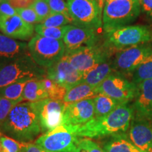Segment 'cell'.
<instances>
[{
    "mask_svg": "<svg viewBox=\"0 0 152 152\" xmlns=\"http://www.w3.org/2000/svg\"><path fill=\"white\" fill-rule=\"evenodd\" d=\"M132 107L123 104L104 116L94 117L80 126H72L73 132L79 137L100 139L124 134L129 129L133 118Z\"/></svg>",
    "mask_w": 152,
    "mask_h": 152,
    "instance_id": "obj_1",
    "label": "cell"
},
{
    "mask_svg": "<svg viewBox=\"0 0 152 152\" xmlns=\"http://www.w3.org/2000/svg\"><path fill=\"white\" fill-rule=\"evenodd\" d=\"M0 132L22 143H30L42 133L33 102H20L14 106L0 125Z\"/></svg>",
    "mask_w": 152,
    "mask_h": 152,
    "instance_id": "obj_2",
    "label": "cell"
},
{
    "mask_svg": "<svg viewBox=\"0 0 152 152\" xmlns=\"http://www.w3.org/2000/svg\"><path fill=\"white\" fill-rule=\"evenodd\" d=\"M140 11L139 0H106L102 11L104 31L128 26L137 18Z\"/></svg>",
    "mask_w": 152,
    "mask_h": 152,
    "instance_id": "obj_3",
    "label": "cell"
},
{
    "mask_svg": "<svg viewBox=\"0 0 152 152\" xmlns=\"http://www.w3.org/2000/svg\"><path fill=\"white\" fill-rule=\"evenodd\" d=\"M46 77V70L37 65L30 56L0 66V88L20 81Z\"/></svg>",
    "mask_w": 152,
    "mask_h": 152,
    "instance_id": "obj_4",
    "label": "cell"
},
{
    "mask_svg": "<svg viewBox=\"0 0 152 152\" xmlns=\"http://www.w3.org/2000/svg\"><path fill=\"white\" fill-rule=\"evenodd\" d=\"M30 56L37 65L48 68L61 59L66 54L63 39H54L36 35L28 44Z\"/></svg>",
    "mask_w": 152,
    "mask_h": 152,
    "instance_id": "obj_5",
    "label": "cell"
},
{
    "mask_svg": "<svg viewBox=\"0 0 152 152\" xmlns=\"http://www.w3.org/2000/svg\"><path fill=\"white\" fill-rule=\"evenodd\" d=\"M152 42V30L146 26H126L105 32V46L123 49Z\"/></svg>",
    "mask_w": 152,
    "mask_h": 152,
    "instance_id": "obj_6",
    "label": "cell"
},
{
    "mask_svg": "<svg viewBox=\"0 0 152 152\" xmlns=\"http://www.w3.org/2000/svg\"><path fill=\"white\" fill-rule=\"evenodd\" d=\"M109 50L105 45L101 47L95 44L66 52L64 56L73 68L85 74L99 64L106 61L109 56Z\"/></svg>",
    "mask_w": 152,
    "mask_h": 152,
    "instance_id": "obj_7",
    "label": "cell"
},
{
    "mask_svg": "<svg viewBox=\"0 0 152 152\" xmlns=\"http://www.w3.org/2000/svg\"><path fill=\"white\" fill-rule=\"evenodd\" d=\"M80 138L73 132L72 126L61 124L38 137L35 144L52 152H73Z\"/></svg>",
    "mask_w": 152,
    "mask_h": 152,
    "instance_id": "obj_8",
    "label": "cell"
},
{
    "mask_svg": "<svg viewBox=\"0 0 152 152\" xmlns=\"http://www.w3.org/2000/svg\"><path fill=\"white\" fill-rule=\"evenodd\" d=\"M75 26L97 30L102 26V12L94 0H67Z\"/></svg>",
    "mask_w": 152,
    "mask_h": 152,
    "instance_id": "obj_9",
    "label": "cell"
},
{
    "mask_svg": "<svg viewBox=\"0 0 152 152\" xmlns=\"http://www.w3.org/2000/svg\"><path fill=\"white\" fill-rule=\"evenodd\" d=\"M99 94H102L116 100L121 104H128L134 99L137 85L129 81L122 73L113 72L96 87Z\"/></svg>",
    "mask_w": 152,
    "mask_h": 152,
    "instance_id": "obj_10",
    "label": "cell"
},
{
    "mask_svg": "<svg viewBox=\"0 0 152 152\" xmlns=\"http://www.w3.org/2000/svg\"><path fill=\"white\" fill-rule=\"evenodd\" d=\"M152 55V45L148 44L121 49L112 62L115 71L121 73H131Z\"/></svg>",
    "mask_w": 152,
    "mask_h": 152,
    "instance_id": "obj_11",
    "label": "cell"
},
{
    "mask_svg": "<svg viewBox=\"0 0 152 152\" xmlns=\"http://www.w3.org/2000/svg\"><path fill=\"white\" fill-rule=\"evenodd\" d=\"M40 124L42 133L50 132L63 123L66 103L47 98L33 102Z\"/></svg>",
    "mask_w": 152,
    "mask_h": 152,
    "instance_id": "obj_12",
    "label": "cell"
},
{
    "mask_svg": "<svg viewBox=\"0 0 152 152\" xmlns=\"http://www.w3.org/2000/svg\"><path fill=\"white\" fill-rule=\"evenodd\" d=\"M46 77L70 90L82 83L83 74L76 70L65 56L46 70Z\"/></svg>",
    "mask_w": 152,
    "mask_h": 152,
    "instance_id": "obj_13",
    "label": "cell"
},
{
    "mask_svg": "<svg viewBox=\"0 0 152 152\" xmlns=\"http://www.w3.org/2000/svg\"><path fill=\"white\" fill-rule=\"evenodd\" d=\"M94 117V104L92 99L66 104L62 124L80 126Z\"/></svg>",
    "mask_w": 152,
    "mask_h": 152,
    "instance_id": "obj_14",
    "label": "cell"
},
{
    "mask_svg": "<svg viewBox=\"0 0 152 152\" xmlns=\"http://www.w3.org/2000/svg\"><path fill=\"white\" fill-rule=\"evenodd\" d=\"M128 140L144 152H152V119L133 116Z\"/></svg>",
    "mask_w": 152,
    "mask_h": 152,
    "instance_id": "obj_15",
    "label": "cell"
},
{
    "mask_svg": "<svg viewBox=\"0 0 152 152\" xmlns=\"http://www.w3.org/2000/svg\"><path fill=\"white\" fill-rule=\"evenodd\" d=\"M0 31L13 39L28 40L32 39L35 26L25 22L18 14L10 16L0 15Z\"/></svg>",
    "mask_w": 152,
    "mask_h": 152,
    "instance_id": "obj_16",
    "label": "cell"
},
{
    "mask_svg": "<svg viewBox=\"0 0 152 152\" xmlns=\"http://www.w3.org/2000/svg\"><path fill=\"white\" fill-rule=\"evenodd\" d=\"M97 39L96 30L72 25H68L63 38L66 52L86 45H95Z\"/></svg>",
    "mask_w": 152,
    "mask_h": 152,
    "instance_id": "obj_17",
    "label": "cell"
},
{
    "mask_svg": "<svg viewBox=\"0 0 152 152\" xmlns=\"http://www.w3.org/2000/svg\"><path fill=\"white\" fill-rule=\"evenodd\" d=\"M30 56L28 44L0 33V66Z\"/></svg>",
    "mask_w": 152,
    "mask_h": 152,
    "instance_id": "obj_18",
    "label": "cell"
},
{
    "mask_svg": "<svg viewBox=\"0 0 152 152\" xmlns=\"http://www.w3.org/2000/svg\"><path fill=\"white\" fill-rule=\"evenodd\" d=\"M137 85V94L132 109L134 116L152 119V79Z\"/></svg>",
    "mask_w": 152,
    "mask_h": 152,
    "instance_id": "obj_19",
    "label": "cell"
},
{
    "mask_svg": "<svg viewBox=\"0 0 152 152\" xmlns=\"http://www.w3.org/2000/svg\"><path fill=\"white\" fill-rule=\"evenodd\" d=\"M113 72H115V70L112 63L106 61L83 74L82 83L96 87Z\"/></svg>",
    "mask_w": 152,
    "mask_h": 152,
    "instance_id": "obj_20",
    "label": "cell"
},
{
    "mask_svg": "<svg viewBox=\"0 0 152 152\" xmlns=\"http://www.w3.org/2000/svg\"><path fill=\"white\" fill-rule=\"evenodd\" d=\"M98 94L96 87L82 83L68 90L63 101L66 104L73 103L87 99H92Z\"/></svg>",
    "mask_w": 152,
    "mask_h": 152,
    "instance_id": "obj_21",
    "label": "cell"
},
{
    "mask_svg": "<svg viewBox=\"0 0 152 152\" xmlns=\"http://www.w3.org/2000/svg\"><path fill=\"white\" fill-rule=\"evenodd\" d=\"M104 152H144L133 144L124 134L112 136L103 145Z\"/></svg>",
    "mask_w": 152,
    "mask_h": 152,
    "instance_id": "obj_22",
    "label": "cell"
},
{
    "mask_svg": "<svg viewBox=\"0 0 152 152\" xmlns=\"http://www.w3.org/2000/svg\"><path fill=\"white\" fill-rule=\"evenodd\" d=\"M49 98L48 93L45 90L41 80H33L26 83L22 94L23 101L35 102Z\"/></svg>",
    "mask_w": 152,
    "mask_h": 152,
    "instance_id": "obj_23",
    "label": "cell"
},
{
    "mask_svg": "<svg viewBox=\"0 0 152 152\" xmlns=\"http://www.w3.org/2000/svg\"><path fill=\"white\" fill-rule=\"evenodd\" d=\"M94 104V117L99 118L108 115L116 109L121 104L109 96L99 94L93 98Z\"/></svg>",
    "mask_w": 152,
    "mask_h": 152,
    "instance_id": "obj_24",
    "label": "cell"
},
{
    "mask_svg": "<svg viewBox=\"0 0 152 152\" xmlns=\"http://www.w3.org/2000/svg\"><path fill=\"white\" fill-rule=\"evenodd\" d=\"M28 81H20L0 88V97L10 100L22 99L25 85Z\"/></svg>",
    "mask_w": 152,
    "mask_h": 152,
    "instance_id": "obj_25",
    "label": "cell"
},
{
    "mask_svg": "<svg viewBox=\"0 0 152 152\" xmlns=\"http://www.w3.org/2000/svg\"><path fill=\"white\" fill-rule=\"evenodd\" d=\"M152 79V55L132 73V82L134 84Z\"/></svg>",
    "mask_w": 152,
    "mask_h": 152,
    "instance_id": "obj_26",
    "label": "cell"
},
{
    "mask_svg": "<svg viewBox=\"0 0 152 152\" xmlns=\"http://www.w3.org/2000/svg\"><path fill=\"white\" fill-rule=\"evenodd\" d=\"M42 81L45 87V90L48 93L49 98L55 100H64V96L68 91L65 87L61 86L58 83L47 77L42 79Z\"/></svg>",
    "mask_w": 152,
    "mask_h": 152,
    "instance_id": "obj_27",
    "label": "cell"
},
{
    "mask_svg": "<svg viewBox=\"0 0 152 152\" xmlns=\"http://www.w3.org/2000/svg\"><path fill=\"white\" fill-rule=\"evenodd\" d=\"M67 26L63 27H46L42 24L35 26V31L37 35L54 39H63Z\"/></svg>",
    "mask_w": 152,
    "mask_h": 152,
    "instance_id": "obj_28",
    "label": "cell"
},
{
    "mask_svg": "<svg viewBox=\"0 0 152 152\" xmlns=\"http://www.w3.org/2000/svg\"><path fill=\"white\" fill-rule=\"evenodd\" d=\"M73 23V20L61 14L52 13L49 16L40 23L46 27H63Z\"/></svg>",
    "mask_w": 152,
    "mask_h": 152,
    "instance_id": "obj_29",
    "label": "cell"
},
{
    "mask_svg": "<svg viewBox=\"0 0 152 152\" xmlns=\"http://www.w3.org/2000/svg\"><path fill=\"white\" fill-rule=\"evenodd\" d=\"M30 7L35 11L41 22L52 14V11L47 0H35Z\"/></svg>",
    "mask_w": 152,
    "mask_h": 152,
    "instance_id": "obj_30",
    "label": "cell"
},
{
    "mask_svg": "<svg viewBox=\"0 0 152 152\" xmlns=\"http://www.w3.org/2000/svg\"><path fill=\"white\" fill-rule=\"evenodd\" d=\"M0 142L4 152H20L23 146L22 142H19L4 134L0 136Z\"/></svg>",
    "mask_w": 152,
    "mask_h": 152,
    "instance_id": "obj_31",
    "label": "cell"
},
{
    "mask_svg": "<svg viewBox=\"0 0 152 152\" xmlns=\"http://www.w3.org/2000/svg\"><path fill=\"white\" fill-rule=\"evenodd\" d=\"M23 100H10L0 97V125L2 123L9 112L17 104L22 102Z\"/></svg>",
    "mask_w": 152,
    "mask_h": 152,
    "instance_id": "obj_32",
    "label": "cell"
},
{
    "mask_svg": "<svg viewBox=\"0 0 152 152\" xmlns=\"http://www.w3.org/2000/svg\"><path fill=\"white\" fill-rule=\"evenodd\" d=\"M16 14L21 18L25 22L30 24H35L41 23V20L31 7L24 9H16Z\"/></svg>",
    "mask_w": 152,
    "mask_h": 152,
    "instance_id": "obj_33",
    "label": "cell"
},
{
    "mask_svg": "<svg viewBox=\"0 0 152 152\" xmlns=\"http://www.w3.org/2000/svg\"><path fill=\"white\" fill-rule=\"evenodd\" d=\"M47 1L50 7L52 13L64 14V16L72 20L68 11L67 2H66L64 0H47Z\"/></svg>",
    "mask_w": 152,
    "mask_h": 152,
    "instance_id": "obj_34",
    "label": "cell"
},
{
    "mask_svg": "<svg viewBox=\"0 0 152 152\" xmlns=\"http://www.w3.org/2000/svg\"><path fill=\"white\" fill-rule=\"evenodd\" d=\"M77 146L86 152H104L99 144L89 138H80Z\"/></svg>",
    "mask_w": 152,
    "mask_h": 152,
    "instance_id": "obj_35",
    "label": "cell"
},
{
    "mask_svg": "<svg viewBox=\"0 0 152 152\" xmlns=\"http://www.w3.org/2000/svg\"><path fill=\"white\" fill-rule=\"evenodd\" d=\"M16 9H14L8 0H4L0 4V15L2 16H14L16 15Z\"/></svg>",
    "mask_w": 152,
    "mask_h": 152,
    "instance_id": "obj_36",
    "label": "cell"
},
{
    "mask_svg": "<svg viewBox=\"0 0 152 152\" xmlns=\"http://www.w3.org/2000/svg\"><path fill=\"white\" fill-rule=\"evenodd\" d=\"M14 9H24L31 7L35 0H8Z\"/></svg>",
    "mask_w": 152,
    "mask_h": 152,
    "instance_id": "obj_37",
    "label": "cell"
},
{
    "mask_svg": "<svg viewBox=\"0 0 152 152\" xmlns=\"http://www.w3.org/2000/svg\"><path fill=\"white\" fill-rule=\"evenodd\" d=\"M23 152H52L47 151L35 143H23Z\"/></svg>",
    "mask_w": 152,
    "mask_h": 152,
    "instance_id": "obj_38",
    "label": "cell"
},
{
    "mask_svg": "<svg viewBox=\"0 0 152 152\" xmlns=\"http://www.w3.org/2000/svg\"><path fill=\"white\" fill-rule=\"evenodd\" d=\"M142 11L152 16V0H139Z\"/></svg>",
    "mask_w": 152,
    "mask_h": 152,
    "instance_id": "obj_39",
    "label": "cell"
},
{
    "mask_svg": "<svg viewBox=\"0 0 152 152\" xmlns=\"http://www.w3.org/2000/svg\"><path fill=\"white\" fill-rule=\"evenodd\" d=\"M95 1H96V3L97 4L99 8L100 11H103V9H104V4H105V2H106V0H95Z\"/></svg>",
    "mask_w": 152,
    "mask_h": 152,
    "instance_id": "obj_40",
    "label": "cell"
},
{
    "mask_svg": "<svg viewBox=\"0 0 152 152\" xmlns=\"http://www.w3.org/2000/svg\"><path fill=\"white\" fill-rule=\"evenodd\" d=\"M73 152H86V151H85L84 149H81L80 147H79L78 146H77V147L75 148V149L73 150Z\"/></svg>",
    "mask_w": 152,
    "mask_h": 152,
    "instance_id": "obj_41",
    "label": "cell"
},
{
    "mask_svg": "<svg viewBox=\"0 0 152 152\" xmlns=\"http://www.w3.org/2000/svg\"><path fill=\"white\" fill-rule=\"evenodd\" d=\"M4 1V0H0V4H1V3L2 2V1Z\"/></svg>",
    "mask_w": 152,
    "mask_h": 152,
    "instance_id": "obj_42",
    "label": "cell"
},
{
    "mask_svg": "<svg viewBox=\"0 0 152 152\" xmlns=\"http://www.w3.org/2000/svg\"><path fill=\"white\" fill-rule=\"evenodd\" d=\"M94 1H95V0H94Z\"/></svg>",
    "mask_w": 152,
    "mask_h": 152,
    "instance_id": "obj_43",
    "label": "cell"
}]
</instances>
